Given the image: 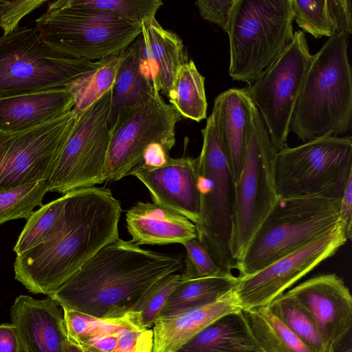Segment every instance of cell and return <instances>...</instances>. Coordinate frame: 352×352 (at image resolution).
I'll return each mask as SVG.
<instances>
[{"label": "cell", "instance_id": "4dcf8cb0", "mask_svg": "<svg viewBox=\"0 0 352 352\" xmlns=\"http://www.w3.org/2000/svg\"><path fill=\"white\" fill-rule=\"evenodd\" d=\"M121 54L97 60L94 67L67 86L74 97V110L84 111L113 88L121 63Z\"/></svg>", "mask_w": 352, "mask_h": 352}, {"label": "cell", "instance_id": "9c48e42d", "mask_svg": "<svg viewBox=\"0 0 352 352\" xmlns=\"http://www.w3.org/2000/svg\"><path fill=\"white\" fill-rule=\"evenodd\" d=\"M276 152L254 104L241 170L235 182L230 252L236 264L277 199Z\"/></svg>", "mask_w": 352, "mask_h": 352}, {"label": "cell", "instance_id": "83f0119b", "mask_svg": "<svg viewBox=\"0 0 352 352\" xmlns=\"http://www.w3.org/2000/svg\"><path fill=\"white\" fill-rule=\"evenodd\" d=\"M237 283L238 276L232 272L195 278H180L159 317L170 316L212 303L232 292Z\"/></svg>", "mask_w": 352, "mask_h": 352}, {"label": "cell", "instance_id": "d4e9b609", "mask_svg": "<svg viewBox=\"0 0 352 352\" xmlns=\"http://www.w3.org/2000/svg\"><path fill=\"white\" fill-rule=\"evenodd\" d=\"M177 352H265L241 310L214 321Z\"/></svg>", "mask_w": 352, "mask_h": 352}, {"label": "cell", "instance_id": "52a82bcc", "mask_svg": "<svg viewBox=\"0 0 352 352\" xmlns=\"http://www.w3.org/2000/svg\"><path fill=\"white\" fill-rule=\"evenodd\" d=\"M203 144L197 160L199 217L197 239L226 272L236 269L230 252L235 183L210 115L201 129Z\"/></svg>", "mask_w": 352, "mask_h": 352}, {"label": "cell", "instance_id": "e575fe53", "mask_svg": "<svg viewBox=\"0 0 352 352\" xmlns=\"http://www.w3.org/2000/svg\"><path fill=\"white\" fill-rule=\"evenodd\" d=\"M67 197V194H65L34 211L28 219L13 248L16 256L23 254L45 239L59 219Z\"/></svg>", "mask_w": 352, "mask_h": 352}, {"label": "cell", "instance_id": "603a6c76", "mask_svg": "<svg viewBox=\"0 0 352 352\" xmlns=\"http://www.w3.org/2000/svg\"><path fill=\"white\" fill-rule=\"evenodd\" d=\"M126 229L137 245L180 243L197 238L195 224L155 203L138 201L126 212Z\"/></svg>", "mask_w": 352, "mask_h": 352}, {"label": "cell", "instance_id": "4fadbf2b", "mask_svg": "<svg viewBox=\"0 0 352 352\" xmlns=\"http://www.w3.org/2000/svg\"><path fill=\"white\" fill-rule=\"evenodd\" d=\"M112 89L84 111L53 166L50 192L66 194L104 183Z\"/></svg>", "mask_w": 352, "mask_h": 352}, {"label": "cell", "instance_id": "7c38bea8", "mask_svg": "<svg viewBox=\"0 0 352 352\" xmlns=\"http://www.w3.org/2000/svg\"><path fill=\"white\" fill-rule=\"evenodd\" d=\"M311 57L304 32L296 31L276 60L246 87L276 151L287 146L293 113Z\"/></svg>", "mask_w": 352, "mask_h": 352}, {"label": "cell", "instance_id": "60d3db41", "mask_svg": "<svg viewBox=\"0 0 352 352\" xmlns=\"http://www.w3.org/2000/svg\"><path fill=\"white\" fill-rule=\"evenodd\" d=\"M0 352H20V344L15 326L0 324Z\"/></svg>", "mask_w": 352, "mask_h": 352}, {"label": "cell", "instance_id": "6da1fadb", "mask_svg": "<svg viewBox=\"0 0 352 352\" xmlns=\"http://www.w3.org/2000/svg\"><path fill=\"white\" fill-rule=\"evenodd\" d=\"M66 194L63 211L45 239L15 258V279L35 294L49 296L120 238L122 208L110 189L92 186Z\"/></svg>", "mask_w": 352, "mask_h": 352}, {"label": "cell", "instance_id": "1f68e13d", "mask_svg": "<svg viewBox=\"0 0 352 352\" xmlns=\"http://www.w3.org/2000/svg\"><path fill=\"white\" fill-rule=\"evenodd\" d=\"M267 307L314 352H329L311 316L295 298L286 292Z\"/></svg>", "mask_w": 352, "mask_h": 352}, {"label": "cell", "instance_id": "d6986e66", "mask_svg": "<svg viewBox=\"0 0 352 352\" xmlns=\"http://www.w3.org/2000/svg\"><path fill=\"white\" fill-rule=\"evenodd\" d=\"M20 352H66L67 335L62 307L50 296L16 297L10 309Z\"/></svg>", "mask_w": 352, "mask_h": 352}, {"label": "cell", "instance_id": "44dd1931", "mask_svg": "<svg viewBox=\"0 0 352 352\" xmlns=\"http://www.w3.org/2000/svg\"><path fill=\"white\" fill-rule=\"evenodd\" d=\"M253 105L246 87L232 88L215 98L210 114L234 183L241 170Z\"/></svg>", "mask_w": 352, "mask_h": 352}, {"label": "cell", "instance_id": "7402d4cb", "mask_svg": "<svg viewBox=\"0 0 352 352\" xmlns=\"http://www.w3.org/2000/svg\"><path fill=\"white\" fill-rule=\"evenodd\" d=\"M74 97L67 87L0 100V131L36 127L72 111Z\"/></svg>", "mask_w": 352, "mask_h": 352}, {"label": "cell", "instance_id": "74e56055", "mask_svg": "<svg viewBox=\"0 0 352 352\" xmlns=\"http://www.w3.org/2000/svg\"><path fill=\"white\" fill-rule=\"evenodd\" d=\"M45 2V0L0 1V28L3 34L18 29L24 16Z\"/></svg>", "mask_w": 352, "mask_h": 352}, {"label": "cell", "instance_id": "d590c367", "mask_svg": "<svg viewBox=\"0 0 352 352\" xmlns=\"http://www.w3.org/2000/svg\"><path fill=\"white\" fill-rule=\"evenodd\" d=\"M180 278L179 273L164 277L151 286L131 307L129 311L139 314L144 327L151 329L153 326Z\"/></svg>", "mask_w": 352, "mask_h": 352}, {"label": "cell", "instance_id": "ffe728a7", "mask_svg": "<svg viewBox=\"0 0 352 352\" xmlns=\"http://www.w3.org/2000/svg\"><path fill=\"white\" fill-rule=\"evenodd\" d=\"M134 42L155 89L167 97L179 68L188 60L182 40L151 17L142 21Z\"/></svg>", "mask_w": 352, "mask_h": 352}, {"label": "cell", "instance_id": "ee69618b", "mask_svg": "<svg viewBox=\"0 0 352 352\" xmlns=\"http://www.w3.org/2000/svg\"><path fill=\"white\" fill-rule=\"evenodd\" d=\"M66 352H91L87 350H82L78 346L67 340L65 342Z\"/></svg>", "mask_w": 352, "mask_h": 352}, {"label": "cell", "instance_id": "cb8c5ba5", "mask_svg": "<svg viewBox=\"0 0 352 352\" xmlns=\"http://www.w3.org/2000/svg\"><path fill=\"white\" fill-rule=\"evenodd\" d=\"M241 310L233 291L219 300L175 315L159 317L153 326L152 352H177L198 333L222 316Z\"/></svg>", "mask_w": 352, "mask_h": 352}, {"label": "cell", "instance_id": "5bb4252c", "mask_svg": "<svg viewBox=\"0 0 352 352\" xmlns=\"http://www.w3.org/2000/svg\"><path fill=\"white\" fill-rule=\"evenodd\" d=\"M78 113L73 109L30 129L0 131V190L47 180Z\"/></svg>", "mask_w": 352, "mask_h": 352}, {"label": "cell", "instance_id": "3957f363", "mask_svg": "<svg viewBox=\"0 0 352 352\" xmlns=\"http://www.w3.org/2000/svg\"><path fill=\"white\" fill-rule=\"evenodd\" d=\"M349 35L329 37L312 55L293 113L290 132L307 142L340 136L352 125Z\"/></svg>", "mask_w": 352, "mask_h": 352}, {"label": "cell", "instance_id": "30bf717a", "mask_svg": "<svg viewBox=\"0 0 352 352\" xmlns=\"http://www.w3.org/2000/svg\"><path fill=\"white\" fill-rule=\"evenodd\" d=\"M35 22L47 45L90 61L121 53L141 33L140 23L85 9L47 7Z\"/></svg>", "mask_w": 352, "mask_h": 352}, {"label": "cell", "instance_id": "ba28073f", "mask_svg": "<svg viewBox=\"0 0 352 352\" xmlns=\"http://www.w3.org/2000/svg\"><path fill=\"white\" fill-rule=\"evenodd\" d=\"M351 176V136L320 137L276 152L275 179L279 197L341 199Z\"/></svg>", "mask_w": 352, "mask_h": 352}, {"label": "cell", "instance_id": "277c9868", "mask_svg": "<svg viewBox=\"0 0 352 352\" xmlns=\"http://www.w3.org/2000/svg\"><path fill=\"white\" fill-rule=\"evenodd\" d=\"M340 203L324 197H278L236 264L238 277L263 270L335 226Z\"/></svg>", "mask_w": 352, "mask_h": 352}, {"label": "cell", "instance_id": "9a60e30c", "mask_svg": "<svg viewBox=\"0 0 352 352\" xmlns=\"http://www.w3.org/2000/svg\"><path fill=\"white\" fill-rule=\"evenodd\" d=\"M347 241L338 221L310 242L249 276L238 277L233 294L241 310L268 307L278 296L332 256Z\"/></svg>", "mask_w": 352, "mask_h": 352}, {"label": "cell", "instance_id": "b9f144b4", "mask_svg": "<svg viewBox=\"0 0 352 352\" xmlns=\"http://www.w3.org/2000/svg\"><path fill=\"white\" fill-rule=\"evenodd\" d=\"M168 153L162 144L158 143L151 144L144 152L141 162L148 166H160L170 157Z\"/></svg>", "mask_w": 352, "mask_h": 352}, {"label": "cell", "instance_id": "8fae6325", "mask_svg": "<svg viewBox=\"0 0 352 352\" xmlns=\"http://www.w3.org/2000/svg\"><path fill=\"white\" fill-rule=\"evenodd\" d=\"M181 118L159 92L144 102L120 109L109 126L104 182L127 176L151 144H160L169 152L175 144V128Z\"/></svg>", "mask_w": 352, "mask_h": 352}, {"label": "cell", "instance_id": "ab89813d", "mask_svg": "<svg viewBox=\"0 0 352 352\" xmlns=\"http://www.w3.org/2000/svg\"><path fill=\"white\" fill-rule=\"evenodd\" d=\"M339 221L343 227L347 240L351 239L352 234V176L349 178L341 197Z\"/></svg>", "mask_w": 352, "mask_h": 352}, {"label": "cell", "instance_id": "7bdbcfd3", "mask_svg": "<svg viewBox=\"0 0 352 352\" xmlns=\"http://www.w3.org/2000/svg\"><path fill=\"white\" fill-rule=\"evenodd\" d=\"M333 352H352V331L336 347Z\"/></svg>", "mask_w": 352, "mask_h": 352}, {"label": "cell", "instance_id": "2e32d148", "mask_svg": "<svg viewBox=\"0 0 352 352\" xmlns=\"http://www.w3.org/2000/svg\"><path fill=\"white\" fill-rule=\"evenodd\" d=\"M68 340L91 352H152L153 331L133 311L98 318L62 307Z\"/></svg>", "mask_w": 352, "mask_h": 352}, {"label": "cell", "instance_id": "f35d334b", "mask_svg": "<svg viewBox=\"0 0 352 352\" xmlns=\"http://www.w3.org/2000/svg\"><path fill=\"white\" fill-rule=\"evenodd\" d=\"M234 3V0H198L195 4L204 19L225 31Z\"/></svg>", "mask_w": 352, "mask_h": 352}, {"label": "cell", "instance_id": "7a4b0ae2", "mask_svg": "<svg viewBox=\"0 0 352 352\" xmlns=\"http://www.w3.org/2000/svg\"><path fill=\"white\" fill-rule=\"evenodd\" d=\"M184 267L179 254L144 249L118 238L89 258L51 298L67 307L98 318L129 311L155 283Z\"/></svg>", "mask_w": 352, "mask_h": 352}, {"label": "cell", "instance_id": "d6a6232c", "mask_svg": "<svg viewBox=\"0 0 352 352\" xmlns=\"http://www.w3.org/2000/svg\"><path fill=\"white\" fill-rule=\"evenodd\" d=\"M162 5L160 0H58L50 2L48 8L91 10L141 23L155 17Z\"/></svg>", "mask_w": 352, "mask_h": 352}, {"label": "cell", "instance_id": "f1b7e54d", "mask_svg": "<svg viewBox=\"0 0 352 352\" xmlns=\"http://www.w3.org/2000/svg\"><path fill=\"white\" fill-rule=\"evenodd\" d=\"M167 97L181 116L197 122L206 118L205 78L192 60H188L179 68Z\"/></svg>", "mask_w": 352, "mask_h": 352}, {"label": "cell", "instance_id": "4316f807", "mask_svg": "<svg viewBox=\"0 0 352 352\" xmlns=\"http://www.w3.org/2000/svg\"><path fill=\"white\" fill-rule=\"evenodd\" d=\"M121 54V63L112 88L109 126L120 109L144 102L158 92L142 62L135 42Z\"/></svg>", "mask_w": 352, "mask_h": 352}, {"label": "cell", "instance_id": "e0dca14e", "mask_svg": "<svg viewBox=\"0 0 352 352\" xmlns=\"http://www.w3.org/2000/svg\"><path fill=\"white\" fill-rule=\"evenodd\" d=\"M287 293L309 312L329 352L352 331V296L336 274H318Z\"/></svg>", "mask_w": 352, "mask_h": 352}, {"label": "cell", "instance_id": "f546056e", "mask_svg": "<svg viewBox=\"0 0 352 352\" xmlns=\"http://www.w3.org/2000/svg\"><path fill=\"white\" fill-rule=\"evenodd\" d=\"M243 311L255 338L265 352H314L267 307Z\"/></svg>", "mask_w": 352, "mask_h": 352}, {"label": "cell", "instance_id": "ac0fdd59", "mask_svg": "<svg viewBox=\"0 0 352 352\" xmlns=\"http://www.w3.org/2000/svg\"><path fill=\"white\" fill-rule=\"evenodd\" d=\"M128 175L136 177L146 187L153 203L197 223L200 202L196 158L168 157L156 166L140 162Z\"/></svg>", "mask_w": 352, "mask_h": 352}, {"label": "cell", "instance_id": "5b68a950", "mask_svg": "<svg viewBox=\"0 0 352 352\" xmlns=\"http://www.w3.org/2000/svg\"><path fill=\"white\" fill-rule=\"evenodd\" d=\"M293 22L291 0H234L224 31L230 77L254 82L292 39Z\"/></svg>", "mask_w": 352, "mask_h": 352}, {"label": "cell", "instance_id": "8d00e7d4", "mask_svg": "<svg viewBox=\"0 0 352 352\" xmlns=\"http://www.w3.org/2000/svg\"><path fill=\"white\" fill-rule=\"evenodd\" d=\"M183 245L186 250V256L181 278H201L226 273L197 238L186 241Z\"/></svg>", "mask_w": 352, "mask_h": 352}, {"label": "cell", "instance_id": "484cf974", "mask_svg": "<svg viewBox=\"0 0 352 352\" xmlns=\"http://www.w3.org/2000/svg\"><path fill=\"white\" fill-rule=\"evenodd\" d=\"M299 28L316 38L352 32L351 0H291Z\"/></svg>", "mask_w": 352, "mask_h": 352}, {"label": "cell", "instance_id": "8992f818", "mask_svg": "<svg viewBox=\"0 0 352 352\" xmlns=\"http://www.w3.org/2000/svg\"><path fill=\"white\" fill-rule=\"evenodd\" d=\"M45 43L35 28L0 37V100L65 87L95 67Z\"/></svg>", "mask_w": 352, "mask_h": 352}, {"label": "cell", "instance_id": "836d02e7", "mask_svg": "<svg viewBox=\"0 0 352 352\" xmlns=\"http://www.w3.org/2000/svg\"><path fill=\"white\" fill-rule=\"evenodd\" d=\"M50 191L47 180L42 179L12 189L0 190V225L18 219H29Z\"/></svg>", "mask_w": 352, "mask_h": 352}]
</instances>
